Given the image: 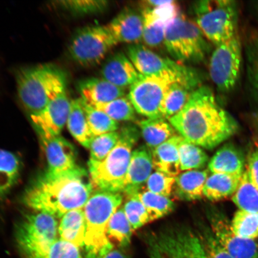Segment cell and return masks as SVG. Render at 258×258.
Wrapping results in <instances>:
<instances>
[{
    "label": "cell",
    "instance_id": "ba28073f",
    "mask_svg": "<svg viewBox=\"0 0 258 258\" xmlns=\"http://www.w3.org/2000/svg\"><path fill=\"white\" fill-rule=\"evenodd\" d=\"M126 55L141 75L168 76L175 79L177 83L195 89L202 86V77L196 70L161 56L143 44L129 45Z\"/></svg>",
    "mask_w": 258,
    "mask_h": 258
},
{
    "label": "cell",
    "instance_id": "8992f818",
    "mask_svg": "<svg viewBox=\"0 0 258 258\" xmlns=\"http://www.w3.org/2000/svg\"><path fill=\"white\" fill-rule=\"evenodd\" d=\"M195 23L216 46L237 33L238 9L233 0H203L193 5Z\"/></svg>",
    "mask_w": 258,
    "mask_h": 258
},
{
    "label": "cell",
    "instance_id": "74e56055",
    "mask_svg": "<svg viewBox=\"0 0 258 258\" xmlns=\"http://www.w3.org/2000/svg\"><path fill=\"white\" fill-rule=\"evenodd\" d=\"M53 6L76 15L98 14L105 11L108 2L102 0H67L52 2Z\"/></svg>",
    "mask_w": 258,
    "mask_h": 258
},
{
    "label": "cell",
    "instance_id": "836d02e7",
    "mask_svg": "<svg viewBox=\"0 0 258 258\" xmlns=\"http://www.w3.org/2000/svg\"><path fill=\"white\" fill-rule=\"evenodd\" d=\"M180 170L188 171L203 168L207 163L209 157L202 148L184 140L179 145Z\"/></svg>",
    "mask_w": 258,
    "mask_h": 258
},
{
    "label": "cell",
    "instance_id": "83f0119b",
    "mask_svg": "<svg viewBox=\"0 0 258 258\" xmlns=\"http://www.w3.org/2000/svg\"><path fill=\"white\" fill-rule=\"evenodd\" d=\"M196 90L185 84L173 83L164 97L161 110L163 117L169 119L181 111Z\"/></svg>",
    "mask_w": 258,
    "mask_h": 258
},
{
    "label": "cell",
    "instance_id": "603a6c76",
    "mask_svg": "<svg viewBox=\"0 0 258 258\" xmlns=\"http://www.w3.org/2000/svg\"><path fill=\"white\" fill-rule=\"evenodd\" d=\"M244 160L243 154L234 145L227 144L221 147L209 163L212 173L242 176L244 172Z\"/></svg>",
    "mask_w": 258,
    "mask_h": 258
},
{
    "label": "cell",
    "instance_id": "d590c367",
    "mask_svg": "<svg viewBox=\"0 0 258 258\" xmlns=\"http://www.w3.org/2000/svg\"><path fill=\"white\" fill-rule=\"evenodd\" d=\"M246 56L247 82L251 95L258 105V31L247 41Z\"/></svg>",
    "mask_w": 258,
    "mask_h": 258
},
{
    "label": "cell",
    "instance_id": "7a4b0ae2",
    "mask_svg": "<svg viewBox=\"0 0 258 258\" xmlns=\"http://www.w3.org/2000/svg\"><path fill=\"white\" fill-rule=\"evenodd\" d=\"M93 191L89 174L82 167L61 172L47 170L26 190L24 202L35 212L61 218L73 210L83 209Z\"/></svg>",
    "mask_w": 258,
    "mask_h": 258
},
{
    "label": "cell",
    "instance_id": "30bf717a",
    "mask_svg": "<svg viewBox=\"0 0 258 258\" xmlns=\"http://www.w3.org/2000/svg\"><path fill=\"white\" fill-rule=\"evenodd\" d=\"M118 44L106 25L80 29L71 41L69 52L72 59L85 67L97 66Z\"/></svg>",
    "mask_w": 258,
    "mask_h": 258
},
{
    "label": "cell",
    "instance_id": "8fae6325",
    "mask_svg": "<svg viewBox=\"0 0 258 258\" xmlns=\"http://www.w3.org/2000/svg\"><path fill=\"white\" fill-rule=\"evenodd\" d=\"M175 82H177L175 79L168 76L141 74L130 87L127 97L138 114L147 118H163L161 110L164 97Z\"/></svg>",
    "mask_w": 258,
    "mask_h": 258
},
{
    "label": "cell",
    "instance_id": "f35d334b",
    "mask_svg": "<svg viewBox=\"0 0 258 258\" xmlns=\"http://www.w3.org/2000/svg\"><path fill=\"white\" fill-rule=\"evenodd\" d=\"M231 226L238 236L251 240L258 238V214L239 210L235 213Z\"/></svg>",
    "mask_w": 258,
    "mask_h": 258
},
{
    "label": "cell",
    "instance_id": "d4e9b609",
    "mask_svg": "<svg viewBox=\"0 0 258 258\" xmlns=\"http://www.w3.org/2000/svg\"><path fill=\"white\" fill-rule=\"evenodd\" d=\"M67 124L73 138L84 147L89 149L90 144L95 137L90 131L80 98L71 101L70 111Z\"/></svg>",
    "mask_w": 258,
    "mask_h": 258
},
{
    "label": "cell",
    "instance_id": "f546056e",
    "mask_svg": "<svg viewBox=\"0 0 258 258\" xmlns=\"http://www.w3.org/2000/svg\"><path fill=\"white\" fill-rule=\"evenodd\" d=\"M133 231L123 208H119L109 221L106 230L109 241L115 246H127L130 243Z\"/></svg>",
    "mask_w": 258,
    "mask_h": 258
},
{
    "label": "cell",
    "instance_id": "44dd1931",
    "mask_svg": "<svg viewBox=\"0 0 258 258\" xmlns=\"http://www.w3.org/2000/svg\"><path fill=\"white\" fill-rule=\"evenodd\" d=\"M183 140L180 135H174L159 147L151 151L154 168L170 176L180 173L179 145Z\"/></svg>",
    "mask_w": 258,
    "mask_h": 258
},
{
    "label": "cell",
    "instance_id": "3957f363",
    "mask_svg": "<svg viewBox=\"0 0 258 258\" xmlns=\"http://www.w3.org/2000/svg\"><path fill=\"white\" fill-rule=\"evenodd\" d=\"M16 82L19 98L30 115L40 112L56 97L67 92L66 74L53 64L22 70Z\"/></svg>",
    "mask_w": 258,
    "mask_h": 258
},
{
    "label": "cell",
    "instance_id": "ee69618b",
    "mask_svg": "<svg viewBox=\"0 0 258 258\" xmlns=\"http://www.w3.org/2000/svg\"><path fill=\"white\" fill-rule=\"evenodd\" d=\"M200 238L206 258H234L219 244L213 233H206Z\"/></svg>",
    "mask_w": 258,
    "mask_h": 258
},
{
    "label": "cell",
    "instance_id": "7402d4cb",
    "mask_svg": "<svg viewBox=\"0 0 258 258\" xmlns=\"http://www.w3.org/2000/svg\"><path fill=\"white\" fill-rule=\"evenodd\" d=\"M208 170H193L180 173L175 177L173 192L176 198L191 201L201 199L208 177Z\"/></svg>",
    "mask_w": 258,
    "mask_h": 258
},
{
    "label": "cell",
    "instance_id": "ffe728a7",
    "mask_svg": "<svg viewBox=\"0 0 258 258\" xmlns=\"http://www.w3.org/2000/svg\"><path fill=\"white\" fill-rule=\"evenodd\" d=\"M77 89L80 98L90 105L104 104L124 95V89L118 88L102 78H89L80 81Z\"/></svg>",
    "mask_w": 258,
    "mask_h": 258
},
{
    "label": "cell",
    "instance_id": "4316f807",
    "mask_svg": "<svg viewBox=\"0 0 258 258\" xmlns=\"http://www.w3.org/2000/svg\"><path fill=\"white\" fill-rule=\"evenodd\" d=\"M140 127L142 136L152 151L175 135V128L163 118H147L140 121Z\"/></svg>",
    "mask_w": 258,
    "mask_h": 258
},
{
    "label": "cell",
    "instance_id": "d6986e66",
    "mask_svg": "<svg viewBox=\"0 0 258 258\" xmlns=\"http://www.w3.org/2000/svg\"><path fill=\"white\" fill-rule=\"evenodd\" d=\"M102 78L118 88L131 86L141 74L127 55L121 52L112 54L102 66Z\"/></svg>",
    "mask_w": 258,
    "mask_h": 258
},
{
    "label": "cell",
    "instance_id": "60d3db41",
    "mask_svg": "<svg viewBox=\"0 0 258 258\" xmlns=\"http://www.w3.org/2000/svg\"><path fill=\"white\" fill-rule=\"evenodd\" d=\"M122 208L133 230H137L150 222L146 208L137 197H129Z\"/></svg>",
    "mask_w": 258,
    "mask_h": 258
},
{
    "label": "cell",
    "instance_id": "ab89813d",
    "mask_svg": "<svg viewBox=\"0 0 258 258\" xmlns=\"http://www.w3.org/2000/svg\"><path fill=\"white\" fill-rule=\"evenodd\" d=\"M120 135L117 131L93 138L89 147L90 160L96 161L104 160L117 144Z\"/></svg>",
    "mask_w": 258,
    "mask_h": 258
},
{
    "label": "cell",
    "instance_id": "484cf974",
    "mask_svg": "<svg viewBox=\"0 0 258 258\" xmlns=\"http://www.w3.org/2000/svg\"><path fill=\"white\" fill-rule=\"evenodd\" d=\"M242 176L212 173L206 180L203 196L211 201H219L234 195L240 182Z\"/></svg>",
    "mask_w": 258,
    "mask_h": 258
},
{
    "label": "cell",
    "instance_id": "1f68e13d",
    "mask_svg": "<svg viewBox=\"0 0 258 258\" xmlns=\"http://www.w3.org/2000/svg\"><path fill=\"white\" fill-rule=\"evenodd\" d=\"M144 30L143 41L147 47H158L164 43L169 23L154 16L148 10H143Z\"/></svg>",
    "mask_w": 258,
    "mask_h": 258
},
{
    "label": "cell",
    "instance_id": "f6af8a7d",
    "mask_svg": "<svg viewBox=\"0 0 258 258\" xmlns=\"http://www.w3.org/2000/svg\"><path fill=\"white\" fill-rule=\"evenodd\" d=\"M246 170L251 182L258 189V150L254 151L250 154Z\"/></svg>",
    "mask_w": 258,
    "mask_h": 258
},
{
    "label": "cell",
    "instance_id": "7c38bea8",
    "mask_svg": "<svg viewBox=\"0 0 258 258\" xmlns=\"http://www.w3.org/2000/svg\"><path fill=\"white\" fill-rule=\"evenodd\" d=\"M241 61L242 46L237 32L218 45L210 60V76L219 91L227 93L234 88L239 78Z\"/></svg>",
    "mask_w": 258,
    "mask_h": 258
},
{
    "label": "cell",
    "instance_id": "6da1fadb",
    "mask_svg": "<svg viewBox=\"0 0 258 258\" xmlns=\"http://www.w3.org/2000/svg\"><path fill=\"white\" fill-rule=\"evenodd\" d=\"M168 121L185 140L208 150L238 130L237 121L219 105L212 90L206 86L197 89L182 110Z\"/></svg>",
    "mask_w": 258,
    "mask_h": 258
},
{
    "label": "cell",
    "instance_id": "2e32d148",
    "mask_svg": "<svg viewBox=\"0 0 258 258\" xmlns=\"http://www.w3.org/2000/svg\"><path fill=\"white\" fill-rule=\"evenodd\" d=\"M38 135L46 154L48 170L61 172L78 167L75 148L70 142L60 135Z\"/></svg>",
    "mask_w": 258,
    "mask_h": 258
},
{
    "label": "cell",
    "instance_id": "bcb514c9",
    "mask_svg": "<svg viewBox=\"0 0 258 258\" xmlns=\"http://www.w3.org/2000/svg\"><path fill=\"white\" fill-rule=\"evenodd\" d=\"M120 248L116 247L112 243L109 244L100 251L96 258H128Z\"/></svg>",
    "mask_w": 258,
    "mask_h": 258
},
{
    "label": "cell",
    "instance_id": "b9f144b4",
    "mask_svg": "<svg viewBox=\"0 0 258 258\" xmlns=\"http://www.w3.org/2000/svg\"><path fill=\"white\" fill-rule=\"evenodd\" d=\"M175 182V177L156 170L151 174L145 186L148 191L169 198L173 192Z\"/></svg>",
    "mask_w": 258,
    "mask_h": 258
},
{
    "label": "cell",
    "instance_id": "5bb4252c",
    "mask_svg": "<svg viewBox=\"0 0 258 258\" xmlns=\"http://www.w3.org/2000/svg\"><path fill=\"white\" fill-rule=\"evenodd\" d=\"M70 106L71 101L66 92L53 99L40 112L30 115L37 134L60 135L67 124Z\"/></svg>",
    "mask_w": 258,
    "mask_h": 258
},
{
    "label": "cell",
    "instance_id": "277c9868",
    "mask_svg": "<svg viewBox=\"0 0 258 258\" xmlns=\"http://www.w3.org/2000/svg\"><path fill=\"white\" fill-rule=\"evenodd\" d=\"M116 146L104 160H89V175L96 191L121 193L131 162L132 148L139 138V131L133 125L122 127Z\"/></svg>",
    "mask_w": 258,
    "mask_h": 258
},
{
    "label": "cell",
    "instance_id": "5b68a950",
    "mask_svg": "<svg viewBox=\"0 0 258 258\" xmlns=\"http://www.w3.org/2000/svg\"><path fill=\"white\" fill-rule=\"evenodd\" d=\"M121 193L96 191L92 193L85 207L86 258H96L105 247L111 244L106 230L109 220L120 208Z\"/></svg>",
    "mask_w": 258,
    "mask_h": 258
},
{
    "label": "cell",
    "instance_id": "e0dca14e",
    "mask_svg": "<svg viewBox=\"0 0 258 258\" xmlns=\"http://www.w3.org/2000/svg\"><path fill=\"white\" fill-rule=\"evenodd\" d=\"M154 167L152 152L149 148L141 147L134 150L122 192L129 198L142 191L152 174Z\"/></svg>",
    "mask_w": 258,
    "mask_h": 258
},
{
    "label": "cell",
    "instance_id": "e575fe53",
    "mask_svg": "<svg viewBox=\"0 0 258 258\" xmlns=\"http://www.w3.org/2000/svg\"><path fill=\"white\" fill-rule=\"evenodd\" d=\"M80 99L93 136H99L117 130L119 125L117 121L112 120L105 112L93 107L82 98Z\"/></svg>",
    "mask_w": 258,
    "mask_h": 258
},
{
    "label": "cell",
    "instance_id": "4fadbf2b",
    "mask_svg": "<svg viewBox=\"0 0 258 258\" xmlns=\"http://www.w3.org/2000/svg\"><path fill=\"white\" fill-rule=\"evenodd\" d=\"M147 244L150 258H206L201 238L189 230L154 235Z\"/></svg>",
    "mask_w": 258,
    "mask_h": 258
},
{
    "label": "cell",
    "instance_id": "7dc6e473",
    "mask_svg": "<svg viewBox=\"0 0 258 258\" xmlns=\"http://www.w3.org/2000/svg\"><path fill=\"white\" fill-rule=\"evenodd\" d=\"M255 121H256V124L257 125V126L258 127V112L255 115Z\"/></svg>",
    "mask_w": 258,
    "mask_h": 258
},
{
    "label": "cell",
    "instance_id": "52a82bcc",
    "mask_svg": "<svg viewBox=\"0 0 258 258\" xmlns=\"http://www.w3.org/2000/svg\"><path fill=\"white\" fill-rule=\"evenodd\" d=\"M163 44L174 60L182 63L202 62L210 47L198 26L181 14L167 26Z\"/></svg>",
    "mask_w": 258,
    "mask_h": 258
},
{
    "label": "cell",
    "instance_id": "cb8c5ba5",
    "mask_svg": "<svg viewBox=\"0 0 258 258\" xmlns=\"http://www.w3.org/2000/svg\"><path fill=\"white\" fill-rule=\"evenodd\" d=\"M85 217L83 209L73 210L64 214L58 226L60 238L80 247L85 246Z\"/></svg>",
    "mask_w": 258,
    "mask_h": 258
},
{
    "label": "cell",
    "instance_id": "9a60e30c",
    "mask_svg": "<svg viewBox=\"0 0 258 258\" xmlns=\"http://www.w3.org/2000/svg\"><path fill=\"white\" fill-rule=\"evenodd\" d=\"M211 226L216 239L234 258H258L257 242L238 236L227 219L214 215Z\"/></svg>",
    "mask_w": 258,
    "mask_h": 258
},
{
    "label": "cell",
    "instance_id": "9c48e42d",
    "mask_svg": "<svg viewBox=\"0 0 258 258\" xmlns=\"http://www.w3.org/2000/svg\"><path fill=\"white\" fill-rule=\"evenodd\" d=\"M56 218L43 212L26 216L16 230L19 249L27 258H49L51 245L57 239Z\"/></svg>",
    "mask_w": 258,
    "mask_h": 258
},
{
    "label": "cell",
    "instance_id": "f1b7e54d",
    "mask_svg": "<svg viewBox=\"0 0 258 258\" xmlns=\"http://www.w3.org/2000/svg\"><path fill=\"white\" fill-rule=\"evenodd\" d=\"M21 167L16 154L0 149V196H5L18 181Z\"/></svg>",
    "mask_w": 258,
    "mask_h": 258
},
{
    "label": "cell",
    "instance_id": "7bdbcfd3",
    "mask_svg": "<svg viewBox=\"0 0 258 258\" xmlns=\"http://www.w3.org/2000/svg\"><path fill=\"white\" fill-rule=\"evenodd\" d=\"M80 247L62 239L57 238L50 247L49 258H86Z\"/></svg>",
    "mask_w": 258,
    "mask_h": 258
},
{
    "label": "cell",
    "instance_id": "8d00e7d4",
    "mask_svg": "<svg viewBox=\"0 0 258 258\" xmlns=\"http://www.w3.org/2000/svg\"><path fill=\"white\" fill-rule=\"evenodd\" d=\"M90 105L105 112L112 120L117 122L134 121L136 119V111L128 97L122 96L104 104Z\"/></svg>",
    "mask_w": 258,
    "mask_h": 258
},
{
    "label": "cell",
    "instance_id": "4dcf8cb0",
    "mask_svg": "<svg viewBox=\"0 0 258 258\" xmlns=\"http://www.w3.org/2000/svg\"><path fill=\"white\" fill-rule=\"evenodd\" d=\"M232 201L240 211L258 214V189L251 182L246 169L242 175L239 185Z\"/></svg>",
    "mask_w": 258,
    "mask_h": 258
},
{
    "label": "cell",
    "instance_id": "ac0fdd59",
    "mask_svg": "<svg viewBox=\"0 0 258 258\" xmlns=\"http://www.w3.org/2000/svg\"><path fill=\"white\" fill-rule=\"evenodd\" d=\"M106 26L118 43L137 44L143 41V16L134 9L122 10Z\"/></svg>",
    "mask_w": 258,
    "mask_h": 258
},
{
    "label": "cell",
    "instance_id": "d6a6232c",
    "mask_svg": "<svg viewBox=\"0 0 258 258\" xmlns=\"http://www.w3.org/2000/svg\"><path fill=\"white\" fill-rule=\"evenodd\" d=\"M134 196L143 203L149 215L150 222L169 214L175 206L168 197L156 195L147 190L141 191Z\"/></svg>",
    "mask_w": 258,
    "mask_h": 258
}]
</instances>
